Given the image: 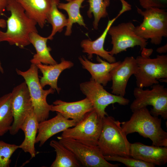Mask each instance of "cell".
Instances as JSON below:
<instances>
[{
  "label": "cell",
  "instance_id": "1",
  "mask_svg": "<svg viewBox=\"0 0 167 167\" xmlns=\"http://www.w3.org/2000/svg\"><path fill=\"white\" fill-rule=\"evenodd\" d=\"M11 15L6 22L5 32L0 30V42L7 41L23 49L30 44V34L38 32L36 22L29 18L21 5L15 0H9L6 9Z\"/></svg>",
  "mask_w": 167,
  "mask_h": 167
},
{
  "label": "cell",
  "instance_id": "2",
  "mask_svg": "<svg viewBox=\"0 0 167 167\" xmlns=\"http://www.w3.org/2000/svg\"><path fill=\"white\" fill-rule=\"evenodd\" d=\"M132 112L128 120L121 122L126 135L137 132L149 139L153 145L167 147V133L162 128L161 119L152 115L147 107Z\"/></svg>",
  "mask_w": 167,
  "mask_h": 167
},
{
  "label": "cell",
  "instance_id": "3",
  "mask_svg": "<svg viewBox=\"0 0 167 167\" xmlns=\"http://www.w3.org/2000/svg\"><path fill=\"white\" fill-rule=\"evenodd\" d=\"M121 126V122L113 117L103 118V125L97 146L104 156H130L131 143Z\"/></svg>",
  "mask_w": 167,
  "mask_h": 167
},
{
  "label": "cell",
  "instance_id": "4",
  "mask_svg": "<svg viewBox=\"0 0 167 167\" xmlns=\"http://www.w3.org/2000/svg\"><path fill=\"white\" fill-rule=\"evenodd\" d=\"M138 13L143 17L142 23L135 27L138 36L155 45H160L167 37V12L164 9L150 7L144 11L136 6Z\"/></svg>",
  "mask_w": 167,
  "mask_h": 167
},
{
  "label": "cell",
  "instance_id": "5",
  "mask_svg": "<svg viewBox=\"0 0 167 167\" xmlns=\"http://www.w3.org/2000/svg\"><path fill=\"white\" fill-rule=\"evenodd\" d=\"M38 69L36 64H31L27 70L23 71L17 69L16 71L25 80L29 92L33 110L39 122L48 119L52 105H49L47 97L54 93L55 90L51 88L44 90L40 84Z\"/></svg>",
  "mask_w": 167,
  "mask_h": 167
},
{
  "label": "cell",
  "instance_id": "6",
  "mask_svg": "<svg viewBox=\"0 0 167 167\" xmlns=\"http://www.w3.org/2000/svg\"><path fill=\"white\" fill-rule=\"evenodd\" d=\"M137 69L134 75L137 87L143 88L159 83L158 80L167 79V55H157L151 58L141 55L135 58Z\"/></svg>",
  "mask_w": 167,
  "mask_h": 167
},
{
  "label": "cell",
  "instance_id": "7",
  "mask_svg": "<svg viewBox=\"0 0 167 167\" xmlns=\"http://www.w3.org/2000/svg\"><path fill=\"white\" fill-rule=\"evenodd\" d=\"M151 89L136 87L133 90L135 99L131 104L132 112L148 105L152 108L150 112L155 116L167 119V89L159 83L152 85Z\"/></svg>",
  "mask_w": 167,
  "mask_h": 167
},
{
  "label": "cell",
  "instance_id": "8",
  "mask_svg": "<svg viewBox=\"0 0 167 167\" xmlns=\"http://www.w3.org/2000/svg\"><path fill=\"white\" fill-rule=\"evenodd\" d=\"M103 118L94 109L87 113L73 127L62 132L60 137L73 139L91 145H97Z\"/></svg>",
  "mask_w": 167,
  "mask_h": 167
},
{
  "label": "cell",
  "instance_id": "9",
  "mask_svg": "<svg viewBox=\"0 0 167 167\" xmlns=\"http://www.w3.org/2000/svg\"><path fill=\"white\" fill-rule=\"evenodd\" d=\"M79 87L83 94L92 103L94 110L102 118L108 115L105 109L109 105L118 103L126 105L130 102L128 99L109 92L102 85L91 78L89 81L80 84Z\"/></svg>",
  "mask_w": 167,
  "mask_h": 167
},
{
  "label": "cell",
  "instance_id": "10",
  "mask_svg": "<svg viewBox=\"0 0 167 167\" xmlns=\"http://www.w3.org/2000/svg\"><path fill=\"white\" fill-rule=\"evenodd\" d=\"M59 141L75 155L80 164L87 167H118L106 160L98 146L88 145L77 140L58 137Z\"/></svg>",
  "mask_w": 167,
  "mask_h": 167
},
{
  "label": "cell",
  "instance_id": "11",
  "mask_svg": "<svg viewBox=\"0 0 167 167\" xmlns=\"http://www.w3.org/2000/svg\"><path fill=\"white\" fill-rule=\"evenodd\" d=\"M135 27L132 22H128L109 28L108 34L111 36L113 45L111 50L109 51L110 55L113 56L136 46H139L141 50L145 48L148 44L147 40L136 34Z\"/></svg>",
  "mask_w": 167,
  "mask_h": 167
},
{
  "label": "cell",
  "instance_id": "12",
  "mask_svg": "<svg viewBox=\"0 0 167 167\" xmlns=\"http://www.w3.org/2000/svg\"><path fill=\"white\" fill-rule=\"evenodd\" d=\"M11 93L14 121L9 131L11 135H14L20 129L21 126L33 109V107L25 81L15 87Z\"/></svg>",
  "mask_w": 167,
  "mask_h": 167
},
{
  "label": "cell",
  "instance_id": "13",
  "mask_svg": "<svg viewBox=\"0 0 167 167\" xmlns=\"http://www.w3.org/2000/svg\"><path fill=\"white\" fill-rule=\"evenodd\" d=\"M137 66L135 58L127 57L110 72L112 84V93L124 97L128 82L131 76L136 72Z\"/></svg>",
  "mask_w": 167,
  "mask_h": 167
},
{
  "label": "cell",
  "instance_id": "14",
  "mask_svg": "<svg viewBox=\"0 0 167 167\" xmlns=\"http://www.w3.org/2000/svg\"><path fill=\"white\" fill-rule=\"evenodd\" d=\"M57 115L49 119L39 123L36 143H39L41 147L54 135L75 126L77 122L74 120L67 119L61 114Z\"/></svg>",
  "mask_w": 167,
  "mask_h": 167
},
{
  "label": "cell",
  "instance_id": "15",
  "mask_svg": "<svg viewBox=\"0 0 167 167\" xmlns=\"http://www.w3.org/2000/svg\"><path fill=\"white\" fill-rule=\"evenodd\" d=\"M130 156L155 165L161 166L167 162V147L148 146L140 142L131 143Z\"/></svg>",
  "mask_w": 167,
  "mask_h": 167
},
{
  "label": "cell",
  "instance_id": "16",
  "mask_svg": "<svg viewBox=\"0 0 167 167\" xmlns=\"http://www.w3.org/2000/svg\"><path fill=\"white\" fill-rule=\"evenodd\" d=\"M53 104L51 111L59 113L66 119L74 120L77 122L94 109L92 103L87 98L72 102L57 100Z\"/></svg>",
  "mask_w": 167,
  "mask_h": 167
},
{
  "label": "cell",
  "instance_id": "17",
  "mask_svg": "<svg viewBox=\"0 0 167 167\" xmlns=\"http://www.w3.org/2000/svg\"><path fill=\"white\" fill-rule=\"evenodd\" d=\"M79 59L83 68L90 74L91 78L104 86H106L111 80V71L121 62L110 63L102 60L98 56H97L96 60L99 63L91 62L84 56L79 57Z\"/></svg>",
  "mask_w": 167,
  "mask_h": 167
},
{
  "label": "cell",
  "instance_id": "18",
  "mask_svg": "<svg viewBox=\"0 0 167 167\" xmlns=\"http://www.w3.org/2000/svg\"><path fill=\"white\" fill-rule=\"evenodd\" d=\"M122 13L119 12L118 15L111 20H109L107 25L102 34L96 40L92 41L88 39L82 41L80 45L83 49V52L87 54L89 59L92 58L93 54H96L106 60L110 63L116 62L115 58L110 55L109 51L104 48V44L109 28L113 23Z\"/></svg>",
  "mask_w": 167,
  "mask_h": 167
},
{
  "label": "cell",
  "instance_id": "19",
  "mask_svg": "<svg viewBox=\"0 0 167 167\" xmlns=\"http://www.w3.org/2000/svg\"><path fill=\"white\" fill-rule=\"evenodd\" d=\"M42 74L40 79V84L43 88L49 85L59 93L61 88L58 87L57 82L61 73L65 70L73 67L74 63L71 61L61 59L60 63L54 65H47L40 63L36 65Z\"/></svg>",
  "mask_w": 167,
  "mask_h": 167
},
{
  "label": "cell",
  "instance_id": "20",
  "mask_svg": "<svg viewBox=\"0 0 167 167\" xmlns=\"http://www.w3.org/2000/svg\"><path fill=\"white\" fill-rule=\"evenodd\" d=\"M24 9L27 15L43 28L47 21L51 0H15Z\"/></svg>",
  "mask_w": 167,
  "mask_h": 167
},
{
  "label": "cell",
  "instance_id": "21",
  "mask_svg": "<svg viewBox=\"0 0 167 167\" xmlns=\"http://www.w3.org/2000/svg\"><path fill=\"white\" fill-rule=\"evenodd\" d=\"M39 123L33 108L20 127L24 133L25 137L22 143L19 145V148L24 152L28 153L32 158L35 157L36 153L35 144Z\"/></svg>",
  "mask_w": 167,
  "mask_h": 167
},
{
  "label": "cell",
  "instance_id": "22",
  "mask_svg": "<svg viewBox=\"0 0 167 167\" xmlns=\"http://www.w3.org/2000/svg\"><path fill=\"white\" fill-rule=\"evenodd\" d=\"M48 40L47 37L42 36L38 32H33L30 34V42L35 48L36 52L30 61L31 64L54 65L57 63L50 54L51 49L47 45Z\"/></svg>",
  "mask_w": 167,
  "mask_h": 167
},
{
  "label": "cell",
  "instance_id": "23",
  "mask_svg": "<svg viewBox=\"0 0 167 167\" xmlns=\"http://www.w3.org/2000/svg\"><path fill=\"white\" fill-rule=\"evenodd\" d=\"M85 0H73L66 3L59 2L58 9L65 10L68 15V23L65 33L66 36H70L72 33L73 24L77 23L80 26L86 28L83 17L80 13V9L83 2Z\"/></svg>",
  "mask_w": 167,
  "mask_h": 167
},
{
  "label": "cell",
  "instance_id": "24",
  "mask_svg": "<svg viewBox=\"0 0 167 167\" xmlns=\"http://www.w3.org/2000/svg\"><path fill=\"white\" fill-rule=\"evenodd\" d=\"M49 145L56 152L55 160L51 167H79L81 164L74 154L59 141L52 140Z\"/></svg>",
  "mask_w": 167,
  "mask_h": 167
},
{
  "label": "cell",
  "instance_id": "25",
  "mask_svg": "<svg viewBox=\"0 0 167 167\" xmlns=\"http://www.w3.org/2000/svg\"><path fill=\"white\" fill-rule=\"evenodd\" d=\"M13 121L10 92L0 97V136L9 131Z\"/></svg>",
  "mask_w": 167,
  "mask_h": 167
},
{
  "label": "cell",
  "instance_id": "26",
  "mask_svg": "<svg viewBox=\"0 0 167 167\" xmlns=\"http://www.w3.org/2000/svg\"><path fill=\"white\" fill-rule=\"evenodd\" d=\"M59 2V0H51V7L47 21L51 25L52 29L50 35L47 37L48 40H52L57 32H62L63 28L67 25V19L58 9V5Z\"/></svg>",
  "mask_w": 167,
  "mask_h": 167
},
{
  "label": "cell",
  "instance_id": "27",
  "mask_svg": "<svg viewBox=\"0 0 167 167\" xmlns=\"http://www.w3.org/2000/svg\"><path fill=\"white\" fill-rule=\"evenodd\" d=\"M88 2L89 8L87 11V15L91 18L93 14L94 17L93 27L96 30L98 28L101 19L106 17L108 15L107 8L110 4V0H88Z\"/></svg>",
  "mask_w": 167,
  "mask_h": 167
},
{
  "label": "cell",
  "instance_id": "28",
  "mask_svg": "<svg viewBox=\"0 0 167 167\" xmlns=\"http://www.w3.org/2000/svg\"><path fill=\"white\" fill-rule=\"evenodd\" d=\"M18 148L19 145L0 140V167L10 166L11 157Z\"/></svg>",
  "mask_w": 167,
  "mask_h": 167
},
{
  "label": "cell",
  "instance_id": "29",
  "mask_svg": "<svg viewBox=\"0 0 167 167\" xmlns=\"http://www.w3.org/2000/svg\"><path fill=\"white\" fill-rule=\"evenodd\" d=\"M107 161H117L124 164L128 167H154V164L135 159L131 156H104Z\"/></svg>",
  "mask_w": 167,
  "mask_h": 167
},
{
  "label": "cell",
  "instance_id": "30",
  "mask_svg": "<svg viewBox=\"0 0 167 167\" xmlns=\"http://www.w3.org/2000/svg\"><path fill=\"white\" fill-rule=\"evenodd\" d=\"M141 6L145 9L150 7L164 9L167 6V0H138Z\"/></svg>",
  "mask_w": 167,
  "mask_h": 167
},
{
  "label": "cell",
  "instance_id": "31",
  "mask_svg": "<svg viewBox=\"0 0 167 167\" xmlns=\"http://www.w3.org/2000/svg\"><path fill=\"white\" fill-rule=\"evenodd\" d=\"M9 0H0V15L3 14L6 9Z\"/></svg>",
  "mask_w": 167,
  "mask_h": 167
},
{
  "label": "cell",
  "instance_id": "32",
  "mask_svg": "<svg viewBox=\"0 0 167 167\" xmlns=\"http://www.w3.org/2000/svg\"><path fill=\"white\" fill-rule=\"evenodd\" d=\"M6 27V20L5 19L0 18V28H4ZM0 71L2 74L4 73L3 69L2 68L0 61Z\"/></svg>",
  "mask_w": 167,
  "mask_h": 167
},
{
  "label": "cell",
  "instance_id": "33",
  "mask_svg": "<svg viewBox=\"0 0 167 167\" xmlns=\"http://www.w3.org/2000/svg\"><path fill=\"white\" fill-rule=\"evenodd\" d=\"M156 51L157 52L160 54L166 53L167 51V44L164 46L157 48Z\"/></svg>",
  "mask_w": 167,
  "mask_h": 167
},
{
  "label": "cell",
  "instance_id": "34",
  "mask_svg": "<svg viewBox=\"0 0 167 167\" xmlns=\"http://www.w3.org/2000/svg\"><path fill=\"white\" fill-rule=\"evenodd\" d=\"M66 0V1H68V2H69L71 1H73V0Z\"/></svg>",
  "mask_w": 167,
  "mask_h": 167
}]
</instances>
